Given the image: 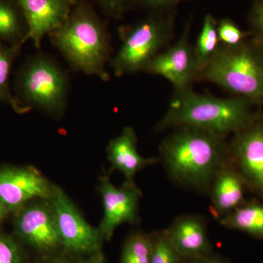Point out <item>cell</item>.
I'll use <instances>...</instances> for the list:
<instances>
[{"mask_svg":"<svg viewBox=\"0 0 263 263\" xmlns=\"http://www.w3.org/2000/svg\"><path fill=\"white\" fill-rule=\"evenodd\" d=\"M160 154L171 177L183 186L209 192L216 174L232 162L226 138L191 127L175 128Z\"/></svg>","mask_w":263,"mask_h":263,"instance_id":"6da1fadb","label":"cell"},{"mask_svg":"<svg viewBox=\"0 0 263 263\" xmlns=\"http://www.w3.org/2000/svg\"><path fill=\"white\" fill-rule=\"evenodd\" d=\"M252 104L238 98H219L190 89L176 91L167 113L157 124L158 130L191 127L226 138L247 127L257 113Z\"/></svg>","mask_w":263,"mask_h":263,"instance_id":"7a4b0ae2","label":"cell"},{"mask_svg":"<svg viewBox=\"0 0 263 263\" xmlns=\"http://www.w3.org/2000/svg\"><path fill=\"white\" fill-rule=\"evenodd\" d=\"M49 36L72 68L109 80L110 38L103 22L87 3H77L65 23Z\"/></svg>","mask_w":263,"mask_h":263,"instance_id":"3957f363","label":"cell"},{"mask_svg":"<svg viewBox=\"0 0 263 263\" xmlns=\"http://www.w3.org/2000/svg\"><path fill=\"white\" fill-rule=\"evenodd\" d=\"M219 85L253 105H263V46L255 40L221 44L197 81Z\"/></svg>","mask_w":263,"mask_h":263,"instance_id":"277c9868","label":"cell"},{"mask_svg":"<svg viewBox=\"0 0 263 263\" xmlns=\"http://www.w3.org/2000/svg\"><path fill=\"white\" fill-rule=\"evenodd\" d=\"M171 15H151L134 25L120 29L122 45L110 62L114 75L120 77L143 71L173 37Z\"/></svg>","mask_w":263,"mask_h":263,"instance_id":"5b68a950","label":"cell"},{"mask_svg":"<svg viewBox=\"0 0 263 263\" xmlns=\"http://www.w3.org/2000/svg\"><path fill=\"white\" fill-rule=\"evenodd\" d=\"M67 76L61 67L49 57L39 55L19 70L15 98L29 110L35 108L60 116L67 105Z\"/></svg>","mask_w":263,"mask_h":263,"instance_id":"8992f818","label":"cell"},{"mask_svg":"<svg viewBox=\"0 0 263 263\" xmlns=\"http://www.w3.org/2000/svg\"><path fill=\"white\" fill-rule=\"evenodd\" d=\"M49 200L62 247L70 252L88 256L100 252L104 240L100 230L85 220L60 186L55 185Z\"/></svg>","mask_w":263,"mask_h":263,"instance_id":"52a82bcc","label":"cell"},{"mask_svg":"<svg viewBox=\"0 0 263 263\" xmlns=\"http://www.w3.org/2000/svg\"><path fill=\"white\" fill-rule=\"evenodd\" d=\"M15 235L42 254H51L62 247L51 202L38 199L15 212Z\"/></svg>","mask_w":263,"mask_h":263,"instance_id":"ba28073f","label":"cell"},{"mask_svg":"<svg viewBox=\"0 0 263 263\" xmlns=\"http://www.w3.org/2000/svg\"><path fill=\"white\" fill-rule=\"evenodd\" d=\"M230 144L233 164L245 179L247 188L263 200V116L235 133Z\"/></svg>","mask_w":263,"mask_h":263,"instance_id":"9c48e42d","label":"cell"},{"mask_svg":"<svg viewBox=\"0 0 263 263\" xmlns=\"http://www.w3.org/2000/svg\"><path fill=\"white\" fill-rule=\"evenodd\" d=\"M55 184L33 167H8L0 169V201L10 213L38 200H49Z\"/></svg>","mask_w":263,"mask_h":263,"instance_id":"30bf717a","label":"cell"},{"mask_svg":"<svg viewBox=\"0 0 263 263\" xmlns=\"http://www.w3.org/2000/svg\"><path fill=\"white\" fill-rule=\"evenodd\" d=\"M99 191L103 205V217L99 230L104 240H110L118 227L138 221L142 193L135 182H124L118 187L106 176L100 178Z\"/></svg>","mask_w":263,"mask_h":263,"instance_id":"8fae6325","label":"cell"},{"mask_svg":"<svg viewBox=\"0 0 263 263\" xmlns=\"http://www.w3.org/2000/svg\"><path fill=\"white\" fill-rule=\"evenodd\" d=\"M189 30L188 26L182 37L166 51L160 52L143 70L167 79L174 85L176 91L190 89L198 74L194 47L189 41Z\"/></svg>","mask_w":263,"mask_h":263,"instance_id":"7c38bea8","label":"cell"},{"mask_svg":"<svg viewBox=\"0 0 263 263\" xmlns=\"http://www.w3.org/2000/svg\"><path fill=\"white\" fill-rule=\"evenodd\" d=\"M22 10L27 32L24 41L30 40L41 46L43 37L61 27L68 18L76 0H15Z\"/></svg>","mask_w":263,"mask_h":263,"instance_id":"4fadbf2b","label":"cell"},{"mask_svg":"<svg viewBox=\"0 0 263 263\" xmlns=\"http://www.w3.org/2000/svg\"><path fill=\"white\" fill-rule=\"evenodd\" d=\"M165 231L183 259L196 262L212 254V243L208 236L205 221L200 216H179Z\"/></svg>","mask_w":263,"mask_h":263,"instance_id":"5bb4252c","label":"cell"},{"mask_svg":"<svg viewBox=\"0 0 263 263\" xmlns=\"http://www.w3.org/2000/svg\"><path fill=\"white\" fill-rule=\"evenodd\" d=\"M247 187L243 176L233 162L227 164L216 174L209 189L213 212L220 219L233 212L245 202Z\"/></svg>","mask_w":263,"mask_h":263,"instance_id":"9a60e30c","label":"cell"},{"mask_svg":"<svg viewBox=\"0 0 263 263\" xmlns=\"http://www.w3.org/2000/svg\"><path fill=\"white\" fill-rule=\"evenodd\" d=\"M107 155L112 168L124 175L125 182H134L137 173L159 162L155 157L147 158L138 153L136 133L130 127H124L120 135L110 140Z\"/></svg>","mask_w":263,"mask_h":263,"instance_id":"2e32d148","label":"cell"},{"mask_svg":"<svg viewBox=\"0 0 263 263\" xmlns=\"http://www.w3.org/2000/svg\"><path fill=\"white\" fill-rule=\"evenodd\" d=\"M223 226L263 240V203L243 202L219 219Z\"/></svg>","mask_w":263,"mask_h":263,"instance_id":"e0dca14e","label":"cell"},{"mask_svg":"<svg viewBox=\"0 0 263 263\" xmlns=\"http://www.w3.org/2000/svg\"><path fill=\"white\" fill-rule=\"evenodd\" d=\"M27 27L22 10L15 0H0V42L23 45Z\"/></svg>","mask_w":263,"mask_h":263,"instance_id":"ac0fdd59","label":"cell"},{"mask_svg":"<svg viewBox=\"0 0 263 263\" xmlns=\"http://www.w3.org/2000/svg\"><path fill=\"white\" fill-rule=\"evenodd\" d=\"M22 46L0 42V103L10 105L15 111L21 114L29 110L12 94L9 82L13 62L20 53Z\"/></svg>","mask_w":263,"mask_h":263,"instance_id":"d6986e66","label":"cell"},{"mask_svg":"<svg viewBox=\"0 0 263 263\" xmlns=\"http://www.w3.org/2000/svg\"><path fill=\"white\" fill-rule=\"evenodd\" d=\"M217 24V22L213 15H205L201 31L197 37L196 44L194 46L198 71L197 76L212 60L220 46L218 37Z\"/></svg>","mask_w":263,"mask_h":263,"instance_id":"ffe728a7","label":"cell"},{"mask_svg":"<svg viewBox=\"0 0 263 263\" xmlns=\"http://www.w3.org/2000/svg\"><path fill=\"white\" fill-rule=\"evenodd\" d=\"M152 246L153 235L133 233L123 247L121 263H150Z\"/></svg>","mask_w":263,"mask_h":263,"instance_id":"44dd1931","label":"cell"},{"mask_svg":"<svg viewBox=\"0 0 263 263\" xmlns=\"http://www.w3.org/2000/svg\"><path fill=\"white\" fill-rule=\"evenodd\" d=\"M183 260L170 240L165 230L153 235L150 263H182Z\"/></svg>","mask_w":263,"mask_h":263,"instance_id":"7402d4cb","label":"cell"},{"mask_svg":"<svg viewBox=\"0 0 263 263\" xmlns=\"http://www.w3.org/2000/svg\"><path fill=\"white\" fill-rule=\"evenodd\" d=\"M218 37L224 46H235L245 42L251 32H245L230 18H223L217 24Z\"/></svg>","mask_w":263,"mask_h":263,"instance_id":"603a6c76","label":"cell"},{"mask_svg":"<svg viewBox=\"0 0 263 263\" xmlns=\"http://www.w3.org/2000/svg\"><path fill=\"white\" fill-rule=\"evenodd\" d=\"M0 263H26L22 247L11 235L0 233Z\"/></svg>","mask_w":263,"mask_h":263,"instance_id":"cb8c5ba5","label":"cell"},{"mask_svg":"<svg viewBox=\"0 0 263 263\" xmlns=\"http://www.w3.org/2000/svg\"><path fill=\"white\" fill-rule=\"evenodd\" d=\"M249 22L252 27L251 34L254 39L263 46V0H255L250 15Z\"/></svg>","mask_w":263,"mask_h":263,"instance_id":"d4e9b609","label":"cell"},{"mask_svg":"<svg viewBox=\"0 0 263 263\" xmlns=\"http://www.w3.org/2000/svg\"><path fill=\"white\" fill-rule=\"evenodd\" d=\"M105 13L114 18L122 16L127 7V0H96Z\"/></svg>","mask_w":263,"mask_h":263,"instance_id":"484cf974","label":"cell"},{"mask_svg":"<svg viewBox=\"0 0 263 263\" xmlns=\"http://www.w3.org/2000/svg\"><path fill=\"white\" fill-rule=\"evenodd\" d=\"M181 0H136L137 3L154 8H167L174 6Z\"/></svg>","mask_w":263,"mask_h":263,"instance_id":"4316f807","label":"cell"},{"mask_svg":"<svg viewBox=\"0 0 263 263\" xmlns=\"http://www.w3.org/2000/svg\"><path fill=\"white\" fill-rule=\"evenodd\" d=\"M79 263H105V258L101 252L90 255L89 258L81 261Z\"/></svg>","mask_w":263,"mask_h":263,"instance_id":"83f0119b","label":"cell"},{"mask_svg":"<svg viewBox=\"0 0 263 263\" xmlns=\"http://www.w3.org/2000/svg\"><path fill=\"white\" fill-rule=\"evenodd\" d=\"M195 263H227L226 261L219 257H214L212 254L205 258L200 259V260L196 261Z\"/></svg>","mask_w":263,"mask_h":263,"instance_id":"f1b7e54d","label":"cell"},{"mask_svg":"<svg viewBox=\"0 0 263 263\" xmlns=\"http://www.w3.org/2000/svg\"><path fill=\"white\" fill-rule=\"evenodd\" d=\"M9 214V211L5 206L4 204L0 201V224L6 219V218L8 217Z\"/></svg>","mask_w":263,"mask_h":263,"instance_id":"f546056e","label":"cell"},{"mask_svg":"<svg viewBox=\"0 0 263 263\" xmlns=\"http://www.w3.org/2000/svg\"><path fill=\"white\" fill-rule=\"evenodd\" d=\"M53 263H70V262H69L68 261L66 260V259H57V260L55 261V262H53Z\"/></svg>","mask_w":263,"mask_h":263,"instance_id":"4dcf8cb0","label":"cell"},{"mask_svg":"<svg viewBox=\"0 0 263 263\" xmlns=\"http://www.w3.org/2000/svg\"><path fill=\"white\" fill-rule=\"evenodd\" d=\"M193 263H195V262H193Z\"/></svg>","mask_w":263,"mask_h":263,"instance_id":"1f68e13d","label":"cell"}]
</instances>
